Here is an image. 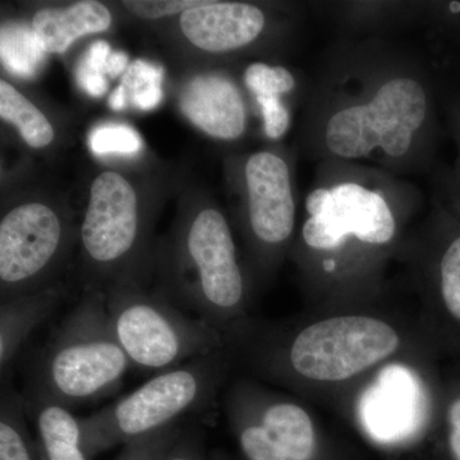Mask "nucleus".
I'll return each instance as SVG.
<instances>
[{
	"label": "nucleus",
	"mask_w": 460,
	"mask_h": 460,
	"mask_svg": "<svg viewBox=\"0 0 460 460\" xmlns=\"http://www.w3.org/2000/svg\"><path fill=\"white\" fill-rule=\"evenodd\" d=\"M229 348L235 363L256 377L335 407L384 363L434 352L419 317L392 310L383 299L317 305L279 323L252 319Z\"/></svg>",
	"instance_id": "obj_1"
},
{
	"label": "nucleus",
	"mask_w": 460,
	"mask_h": 460,
	"mask_svg": "<svg viewBox=\"0 0 460 460\" xmlns=\"http://www.w3.org/2000/svg\"><path fill=\"white\" fill-rule=\"evenodd\" d=\"M296 257L317 305L383 299L385 262L401 247L402 217L389 193L362 177H337L305 199Z\"/></svg>",
	"instance_id": "obj_2"
},
{
	"label": "nucleus",
	"mask_w": 460,
	"mask_h": 460,
	"mask_svg": "<svg viewBox=\"0 0 460 460\" xmlns=\"http://www.w3.org/2000/svg\"><path fill=\"white\" fill-rule=\"evenodd\" d=\"M434 129V100L426 78L405 68L386 69L365 89L332 100L321 142L332 159H407Z\"/></svg>",
	"instance_id": "obj_3"
},
{
	"label": "nucleus",
	"mask_w": 460,
	"mask_h": 460,
	"mask_svg": "<svg viewBox=\"0 0 460 460\" xmlns=\"http://www.w3.org/2000/svg\"><path fill=\"white\" fill-rule=\"evenodd\" d=\"M131 367L115 338L105 296L93 292L60 323L39 353L26 394L72 410L111 394Z\"/></svg>",
	"instance_id": "obj_4"
},
{
	"label": "nucleus",
	"mask_w": 460,
	"mask_h": 460,
	"mask_svg": "<svg viewBox=\"0 0 460 460\" xmlns=\"http://www.w3.org/2000/svg\"><path fill=\"white\" fill-rule=\"evenodd\" d=\"M436 356L423 349L384 363L354 387L338 410L384 452H404L434 438L443 383Z\"/></svg>",
	"instance_id": "obj_5"
},
{
	"label": "nucleus",
	"mask_w": 460,
	"mask_h": 460,
	"mask_svg": "<svg viewBox=\"0 0 460 460\" xmlns=\"http://www.w3.org/2000/svg\"><path fill=\"white\" fill-rule=\"evenodd\" d=\"M234 365L232 350L224 348L162 372L131 394L81 419L91 458L177 425L184 414L201 410L213 401Z\"/></svg>",
	"instance_id": "obj_6"
},
{
	"label": "nucleus",
	"mask_w": 460,
	"mask_h": 460,
	"mask_svg": "<svg viewBox=\"0 0 460 460\" xmlns=\"http://www.w3.org/2000/svg\"><path fill=\"white\" fill-rule=\"evenodd\" d=\"M171 283L175 301L222 332L228 345L252 320L232 230L215 208L199 211L187 226Z\"/></svg>",
	"instance_id": "obj_7"
},
{
	"label": "nucleus",
	"mask_w": 460,
	"mask_h": 460,
	"mask_svg": "<svg viewBox=\"0 0 460 460\" xmlns=\"http://www.w3.org/2000/svg\"><path fill=\"white\" fill-rule=\"evenodd\" d=\"M241 460H345L313 411L293 395L241 378L226 394Z\"/></svg>",
	"instance_id": "obj_8"
},
{
	"label": "nucleus",
	"mask_w": 460,
	"mask_h": 460,
	"mask_svg": "<svg viewBox=\"0 0 460 460\" xmlns=\"http://www.w3.org/2000/svg\"><path fill=\"white\" fill-rule=\"evenodd\" d=\"M115 338L132 366L145 371L171 370L229 347L222 332L187 316L128 283L105 296Z\"/></svg>",
	"instance_id": "obj_9"
},
{
	"label": "nucleus",
	"mask_w": 460,
	"mask_h": 460,
	"mask_svg": "<svg viewBox=\"0 0 460 460\" xmlns=\"http://www.w3.org/2000/svg\"><path fill=\"white\" fill-rule=\"evenodd\" d=\"M438 208L419 248V323L436 356L460 358V195Z\"/></svg>",
	"instance_id": "obj_10"
},
{
	"label": "nucleus",
	"mask_w": 460,
	"mask_h": 460,
	"mask_svg": "<svg viewBox=\"0 0 460 460\" xmlns=\"http://www.w3.org/2000/svg\"><path fill=\"white\" fill-rule=\"evenodd\" d=\"M65 244V226L56 211L29 202L0 223V280L3 295H23L56 262Z\"/></svg>",
	"instance_id": "obj_11"
},
{
	"label": "nucleus",
	"mask_w": 460,
	"mask_h": 460,
	"mask_svg": "<svg viewBox=\"0 0 460 460\" xmlns=\"http://www.w3.org/2000/svg\"><path fill=\"white\" fill-rule=\"evenodd\" d=\"M140 241L137 196L129 181L114 172L93 181L81 228L84 255L108 272L128 261Z\"/></svg>",
	"instance_id": "obj_12"
},
{
	"label": "nucleus",
	"mask_w": 460,
	"mask_h": 460,
	"mask_svg": "<svg viewBox=\"0 0 460 460\" xmlns=\"http://www.w3.org/2000/svg\"><path fill=\"white\" fill-rule=\"evenodd\" d=\"M248 232L260 255L277 256L296 228V202L289 166L283 157L260 151L248 157L246 169Z\"/></svg>",
	"instance_id": "obj_13"
},
{
	"label": "nucleus",
	"mask_w": 460,
	"mask_h": 460,
	"mask_svg": "<svg viewBox=\"0 0 460 460\" xmlns=\"http://www.w3.org/2000/svg\"><path fill=\"white\" fill-rule=\"evenodd\" d=\"M265 14L247 3L204 2L184 12L181 29L199 49L226 53L250 45L265 29Z\"/></svg>",
	"instance_id": "obj_14"
},
{
	"label": "nucleus",
	"mask_w": 460,
	"mask_h": 460,
	"mask_svg": "<svg viewBox=\"0 0 460 460\" xmlns=\"http://www.w3.org/2000/svg\"><path fill=\"white\" fill-rule=\"evenodd\" d=\"M181 111L208 136L237 140L246 128V108L237 84L222 75H202L181 93Z\"/></svg>",
	"instance_id": "obj_15"
},
{
	"label": "nucleus",
	"mask_w": 460,
	"mask_h": 460,
	"mask_svg": "<svg viewBox=\"0 0 460 460\" xmlns=\"http://www.w3.org/2000/svg\"><path fill=\"white\" fill-rule=\"evenodd\" d=\"M23 398L42 460H93L84 447L81 419L69 408L38 395Z\"/></svg>",
	"instance_id": "obj_16"
},
{
	"label": "nucleus",
	"mask_w": 460,
	"mask_h": 460,
	"mask_svg": "<svg viewBox=\"0 0 460 460\" xmlns=\"http://www.w3.org/2000/svg\"><path fill=\"white\" fill-rule=\"evenodd\" d=\"M60 302L58 289L9 296L0 308V370L7 374L33 330L49 319Z\"/></svg>",
	"instance_id": "obj_17"
},
{
	"label": "nucleus",
	"mask_w": 460,
	"mask_h": 460,
	"mask_svg": "<svg viewBox=\"0 0 460 460\" xmlns=\"http://www.w3.org/2000/svg\"><path fill=\"white\" fill-rule=\"evenodd\" d=\"M111 14L99 2H78L66 8L41 9L33 16L32 30L45 53H63L87 33L107 31Z\"/></svg>",
	"instance_id": "obj_18"
},
{
	"label": "nucleus",
	"mask_w": 460,
	"mask_h": 460,
	"mask_svg": "<svg viewBox=\"0 0 460 460\" xmlns=\"http://www.w3.org/2000/svg\"><path fill=\"white\" fill-rule=\"evenodd\" d=\"M25 398L12 387L0 402V460H42L38 441L27 428Z\"/></svg>",
	"instance_id": "obj_19"
},
{
	"label": "nucleus",
	"mask_w": 460,
	"mask_h": 460,
	"mask_svg": "<svg viewBox=\"0 0 460 460\" xmlns=\"http://www.w3.org/2000/svg\"><path fill=\"white\" fill-rule=\"evenodd\" d=\"M0 117L13 123L27 145L48 146L54 140L53 126L35 105L7 81H0Z\"/></svg>",
	"instance_id": "obj_20"
},
{
	"label": "nucleus",
	"mask_w": 460,
	"mask_h": 460,
	"mask_svg": "<svg viewBox=\"0 0 460 460\" xmlns=\"http://www.w3.org/2000/svg\"><path fill=\"white\" fill-rule=\"evenodd\" d=\"M2 60L12 74L30 78L44 65L45 50L32 29L21 25L2 27Z\"/></svg>",
	"instance_id": "obj_21"
},
{
	"label": "nucleus",
	"mask_w": 460,
	"mask_h": 460,
	"mask_svg": "<svg viewBox=\"0 0 460 460\" xmlns=\"http://www.w3.org/2000/svg\"><path fill=\"white\" fill-rule=\"evenodd\" d=\"M438 459L460 460V374L443 383L434 438Z\"/></svg>",
	"instance_id": "obj_22"
},
{
	"label": "nucleus",
	"mask_w": 460,
	"mask_h": 460,
	"mask_svg": "<svg viewBox=\"0 0 460 460\" xmlns=\"http://www.w3.org/2000/svg\"><path fill=\"white\" fill-rule=\"evenodd\" d=\"M163 69L145 60H136L124 75L122 84L127 100L142 111H151L162 102Z\"/></svg>",
	"instance_id": "obj_23"
},
{
	"label": "nucleus",
	"mask_w": 460,
	"mask_h": 460,
	"mask_svg": "<svg viewBox=\"0 0 460 460\" xmlns=\"http://www.w3.org/2000/svg\"><path fill=\"white\" fill-rule=\"evenodd\" d=\"M244 84L259 96H283L295 90V75L284 66H272L266 63H252L244 72Z\"/></svg>",
	"instance_id": "obj_24"
},
{
	"label": "nucleus",
	"mask_w": 460,
	"mask_h": 460,
	"mask_svg": "<svg viewBox=\"0 0 460 460\" xmlns=\"http://www.w3.org/2000/svg\"><path fill=\"white\" fill-rule=\"evenodd\" d=\"M89 142L93 153L99 155L113 153L136 154L142 146L140 135L135 129L117 124H108L93 129Z\"/></svg>",
	"instance_id": "obj_25"
},
{
	"label": "nucleus",
	"mask_w": 460,
	"mask_h": 460,
	"mask_svg": "<svg viewBox=\"0 0 460 460\" xmlns=\"http://www.w3.org/2000/svg\"><path fill=\"white\" fill-rule=\"evenodd\" d=\"M181 429L183 428L177 423L140 440L124 445L122 452L115 460H163L181 435Z\"/></svg>",
	"instance_id": "obj_26"
},
{
	"label": "nucleus",
	"mask_w": 460,
	"mask_h": 460,
	"mask_svg": "<svg viewBox=\"0 0 460 460\" xmlns=\"http://www.w3.org/2000/svg\"><path fill=\"white\" fill-rule=\"evenodd\" d=\"M257 104L261 109L263 129L272 140L283 137L290 126L289 109L280 96H259Z\"/></svg>",
	"instance_id": "obj_27"
},
{
	"label": "nucleus",
	"mask_w": 460,
	"mask_h": 460,
	"mask_svg": "<svg viewBox=\"0 0 460 460\" xmlns=\"http://www.w3.org/2000/svg\"><path fill=\"white\" fill-rule=\"evenodd\" d=\"M204 2L199 0H138V2H123L124 7L131 11L133 14L146 20H156L166 16H172V14H183L184 12L190 9L199 7Z\"/></svg>",
	"instance_id": "obj_28"
},
{
	"label": "nucleus",
	"mask_w": 460,
	"mask_h": 460,
	"mask_svg": "<svg viewBox=\"0 0 460 460\" xmlns=\"http://www.w3.org/2000/svg\"><path fill=\"white\" fill-rule=\"evenodd\" d=\"M163 460H211L199 429L183 428Z\"/></svg>",
	"instance_id": "obj_29"
},
{
	"label": "nucleus",
	"mask_w": 460,
	"mask_h": 460,
	"mask_svg": "<svg viewBox=\"0 0 460 460\" xmlns=\"http://www.w3.org/2000/svg\"><path fill=\"white\" fill-rule=\"evenodd\" d=\"M77 81L87 93L95 96V98H99V96L107 93L108 83L104 75L98 74V72L91 69L84 60H81L80 65H78Z\"/></svg>",
	"instance_id": "obj_30"
},
{
	"label": "nucleus",
	"mask_w": 460,
	"mask_h": 460,
	"mask_svg": "<svg viewBox=\"0 0 460 460\" xmlns=\"http://www.w3.org/2000/svg\"><path fill=\"white\" fill-rule=\"evenodd\" d=\"M111 54V45L107 41L100 40L91 45L83 60L91 69L105 75H107L108 59Z\"/></svg>",
	"instance_id": "obj_31"
},
{
	"label": "nucleus",
	"mask_w": 460,
	"mask_h": 460,
	"mask_svg": "<svg viewBox=\"0 0 460 460\" xmlns=\"http://www.w3.org/2000/svg\"><path fill=\"white\" fill-rule=\"evenodd\" d=\"M447 109L454 135L460 144V84L447 95Z\"/></svg>",
	"instance_id": "obj_32"
},
{
	"label": "nucleus",
	"mask_w": 460,
	"mask_h": 460,
	"mask_svg": "<svg viewBox=\"0 0 460 460\" xmlns=\"http://www.w3.org/2000/svg\"><path fill=\"white\" fill-rule=\"evenodd\" d=\"M128 66V57L124 53H111L108 59L107 75L111 77H117L126 71Z\"/></svg>",
	"instance_id": "obj_33"
},
{
	"label": "nucleus",
	"mask_w": 460,
	"mask_h": 460,
	"mask_svg": "<svg viewBox=\"0 0 460 460\" xmlns=\"http://www.w3.org/2000/svg\"><path fill=\"white\" fill-rule=\"evenodd\" d=\"M127 95L124 93V89L122 86H118L117 89L111 93V98H109V105H111V109L114 111H122V109L126 108L127 105Z\"/></svg>",
	"instance_id": "obj_34"
},
{
	"label": "nucleus",
	"mask_w": 460,
	"mask_h": 460,
	"mask_svg": "<svg viewBox=\"0 0 460 460\" xmlns=\"http://www.w3.org/2000/svg\"><path fill=\"white\" fill-rule=\"evenodd\" d=\"M211 460H241V459L232 458V456H229L228 454L215 452V453L211 454Z\"/></svg>",
	"instance_id": "obj_35"
},
{
	"label": "nucleus",
	"mask_w": 460,
	"mask_h": 460,
	"mask_svg": "<svg viewBox=\"0 0 460 460\" xmlns=\"http://www.w3.org/2000/svg\"><path fill=\"white\" fill-rule=\"evenodd\" d=\"M436 460H440V459L436 458Z\"/></svg>",
	"instance_id": "obj_36"
}]
</instances>
